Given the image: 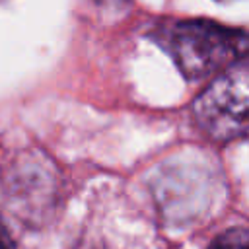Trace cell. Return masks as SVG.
<instances>
[{
	"label": "cell",
	"mask_w": 249,
	"mask_h": 249,
	"mask_svg": "<svg viewBox=\"0 0 249 249\" xmlns=\"http://www.w3.org/2000/svg\"><path fill=\"white\" fill-rule=\"evenodd\" d=\"M156 39L189 80L218 74L249 58V31L206 19L163 23L158 27Z\"/></svg>",
	"instance_id": "obj_1"
},
{
	"label": "cell",
	"mask_w": 249,
	"mask_h": 249,
	"mask_svg": "<svg viewBox=\"0 0 249 249\" xmlns=\"http://www.w3.org/2000/svg\"><path fill=\"white\" fill-rule=\"evenodd\" d=\"M193 115L198 126L216 140L249 136V58L218 72L195 99Z\"/></svg>",
	"instance_id": "obj_2"
},
{
	"label": "cell",
	"mask_w": 249,
	"mask_h": 249,
	"mask_svg": "<svg viewBox=\"0 0 249 249\" xmlns=\"http://www.w3.org/2000/svg\"><path fill=\"white\" fill-rule=\"evenodd\" d=\"M208 249H249V230L247 228H231L224 233L216 235Z\"/></svg>",
	"instance_id": "obj_3"
},
{
	"label": "cell",
	"mask_w": 249,
	"mask_h": 249,
	"mask_svg": "<svg viewBox=\"0 0 249 249\" xmlns=\"http://www.w3.org/2000/svg\"><path fill=\"white\" fill-rule=\"evenodd\" d=\"M0 249H14V241H12L6 226L2 224V220H0Z\"/></svg>",
	"instance_id": "obj_4"
},
{
	"label": "cell",
	"mask_w": 249,
	"mask_h": 249,
	"mask_svg": "<svg viewBox=\"0 0 249 249\" xmlns=\"http://www.w3.org/2000/svg\"><path fill=\"white\" fill-rule=\"evenodd\" d=\"M218 2H231V0H218Z\"/></svg>",
	"instance_id": "obj_5"
}]
</instances>
